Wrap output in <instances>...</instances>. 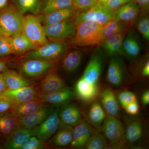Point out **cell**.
Here are the masks:
<instances>
[{
	"mask_svg": "<svg viewBox=\"0 0 149 149\" xmlns=\"http://www.w3.org/2000/svg\"><path fill=\"white\" fill-rule=\"evenodd\" d=\"M108 1V0H98V2L100 3L101 4L103 5L104 3L106 2L107 1Z\"/></svg>",
	"mask_w": 149,
	"mask_h": 149,
	"instance_id": "52",
	"label": "cell"
},
{
	"mask_svg": "<svg viewBox=\"0 0 149 149\" xmlns=\"http://www.w3.org/2000/svg\"><path fill=\"white\" fill-rule=\"evenodd\" d=\"M103 60L101 55L94 54L85 68L82 77L90 83H97L102 69Z\"/></svg>",
	"mask_w": 149,
	"mask_h": 149,
	"instance_id": "12",
	"label": "cell"
},
{
	"mask_svg": "<svg viewBox=\"0 0 149 149\" xmlns=\"http://www.w3.org/2000/svg\"><path fill=\"white\" fill-rule=\"evenodd\" d=\"M76 9L73 6L44 15L41 17L43 25H49L73 18Z\"/></svg>",
	"mask_w": 149,
	"mask_h": 149,
	"instance_id": "22",
	"label": "cell"
},
{
	"mask_svg": "<svg viewBox=\"0 0 149 149\" xmlns=\"http://www.w3.org/2000/svg\"><path fill=\"white\" fill-rule=\"evenodd\" d=\"M74 127L70 146L74 148H81L85 147L93 134V129L91 125L83 120Z\"/></svg>",
	"mask_w": 149,
	"mask_h": 149,
	"instance_id": "14",
	"label": "cell"
},
{
	"mask_svg": "<svg viewBox=\"0 0 149 149\" xmlns=\"http://www.w3.org/2000/svg\"><path fill=\"white\" fill-rule=\"evenodd\" d=\"M7 89V88L4 80L2 72L0 73V95L3 94Z\"/></svg>",
	"mask_w": 149,
	"mask_h": 149,
	"instance_id": "49",
	"label": "cell"
},
{
	"mask_svg": "<svg viewBox=\"0 0 149 149\" xmlns=\"http://www.w3.org/2000/svg\"><path fill=\"white\" fill-rule=\"evenodd\" d=\"M84 147L87 149H104L108 148V145L104 135L95 133L92 134Z\"/></svg>",
	"mask_w": 149,
	"mask_h": 149,
	"instance_id": "35",
	"label": "cell"
},
{
	"mask_svg": "<svg viewBox=\"0 0 149 149\" xmlns=\"http://www.w3.org/2000/svg\"><path fill=\"white\" fill-rule=\"evenodd\" d=\"M128 26L121 22L112 19L103 26L104 37L121 32H126L128 31Z\"/></svg>",
	"mask_w": 149,
	"mask_h": 149,
	"instance_id": "34",
	"label": "cell"
},
{
	"mask_svg": "<svg viewBox=\"0 0 149 149\" xmlns=\"http://www.w3.org/2000/svg\"><path fill=\"white\" fill-rule=\"evenodd\" d=\"M2 74L7 89L15 90L32 84L29 80L15 70L7 69Z\"/></svg>",
	"mask_w": 149,
	"mask_h": 149,
	"instance_id": "27",
	"label": "cell"
},
{
	"mask_svg": "<svg viewBox=\"0 0 149 149\" xmlns=\"http://www.w3.org/2000/svg\"><path fill=\"white\" fill-rule=\"evenodd\" d=\"M104 38L103 25L85 20L76 25L72 43L78 47H92L102 44Z\"/></svg>",
	"mask_w": 149,
	"mask_h": 149,
	"instance_id": "1",
	"label": "cell"
},
{
	"mask_svg": "<svg viewBox=\"0 0 149 149\" xmlns=\"http://www.w3.org/2000/svg\"><path fill=\"white\" fill-rule=\"evenodd\" d=\"M102 131L105 138L108 140L109 148H121L127 142L124 125L116 117L108 115L102 123Z\"/></svg>",
	"mask_w": 149,
	"mask_h": 149,
	"instance_id": "4",
	"label": "cell"
},
{
	"mask_svg": "<svg viewBox=\"0 0 149 149\" xmlns=\"http://www.w3.org/2000/svg\"><path fill=\"white\" fill-rule=\"evenodd\" d=\"M8 69L6 62L0 60V73H2Z\"/></svg>",
	"mask_w": 149,
	"mask_h": 149,
	"instance_id": "50",
	"label": "cell"
},
{
	"mask_svg": "<svg viewBox=\"0 0 149 149\" xmlns=\"http://www.w3.org/2000/svg\"><path fill=\"white\" fill-rule=\"evenodd\" d=\"M123 52L130 58H135L140 54L141 47L138 39L132 33L125 37L123 43Z\"/></svg>",
	"mask_w": 149,
	"mask_h": 149,
	"instance_id": "32",
	"label": "cell"
},
{
	"mask_svg": "<svg viewBox=\"0 0 149 149\" xmlns=\"http://www.w3.org/2000/svg\"><path fill=\"white\" fill-rule=\"evenodd\" d=\"M141 100L142 103L144 106H146L149 104V91H145L142 94L141 97Z\"/></svg>",
	"mask_w": 149,
	"mask_h": 149,
	"instance_id": "47",
	"label": "cell"
},
{
	"mask_svg": "<svg viewBox=\"0 0 149 149\" xmlns=\"http://www.w3.org/2000/svg\"><path fill=\"white\" fill-rule=\"evenodd\" d=\"M141 74L144 77H148L149 75V61H147L143 66L141 70Z\"/></svg>",
	"mask_w": 149,
	"mask_h": 149,
	"instance_id": "48",
	"label": "cell"
},
{
	"mask_svg": "<svg viewBox=\"0 0 149 149\" xmlns=\"http://www.w3.org/2000/svg\"><path fill=\"white\" fill-rule=\"evenodd\" d=\"M126 32H123L114 35H109L105 37L102 44L103 47L105 49L109 47L111 45L114 44L118 41L121 40H123L126 35Z\"/></svg>",
	"mask_w": 149,
	"mask_h": 149,
	"instance_id": "42",
	"label": "cell"
},
{
	"mask_svg": "<svg viewBox=\"0 0 149 149\" xmlns=\"http://www.w3.org/2000/svg\"><path fill=\"white\" fill-rule=\"evenodd\" d=\"M8 38L13 53L14 54L26 53L37 47L21 33Z\"/></svg>",
	"mask_w": 149,
	"mask_h": 149,
	"instance_id": "24",
	"label": "cell"
},
{
	"mask_svg": "<svg viewBox=\"0 0 149 149\" xmlns=\"http://www.w3.org/2000/svg\"><path fill=\"white\" fill-rule=\"evenodd\" d=\"M58 112V109H54L45 120L31 129L32 136L47 143L58 129L60 123Z\"/></svg>",
	"mask_w": 149,
	"mask_h": 149,
	"instance_id": "9",
	"label": "cell"
},
{
	"mask_svg": "<svg viewBox=\"0 0 149 149\" xmlns=\"http://www.w3.org/2000/svg\"><path fill=\"white\" fill-rule=\"evenodd\" d=\"M47 147V143L41 141L35 136H32L23 149H42Z\"/></svg>",
	"mask_w": 149,
	"mask_h": 149,
	"instance_id": "41",
	"label": "cell"
},
{
	"mask_svg": "<svg viewBox=\"0 0 149 149\" xmlns=\"http://www.w3.org/2000/svg\"><path fill=\"white\" fill-rule=\"evenodd\" d=\"M4 37V36H3L2 34L1 33V32H0V38H1V37Z\"/></svg>",
	"mask_w": 149,
	"mask_h": 149,
	"instance_id": "53",
	"label": "cell"
},
{
	"mask_svg": "<svg viewBox=\"0 0 149 149\" xmlns=\"http://www.w3.org/2000/svg\"><path fill=\"white\" fill-rule=\"evenodd\" d=\"M32 136L31 129L19 128L6 139L5 147L9 149H23Z\"/></svg>",
	"mask_w": 149,
	"mask_h": 149,
	"instance_id": "19",
	"label": "cell"
},
{
	"mask_svg": "<svg viewBox=\"0 0 149 149\" xmlns=\"http://www.w3.org/2000/svg\"><path fill=\"white\" fill-rule=\"evenodd\" d=\"M53 109L46 106L31 114L18 117L19 128L32 129L45 120Z\"/></svg>",
	"mask_w": 149,
	"mask_h": 149,
	"instance_id": "13",
	"label": "cell"
},
{
	"mask_svg": "<svg viewBox=\"0 0 149 149\" xmlns=\"http://www.w3.org/2000/svg\"><path fill=\"white\" fill-rule=\"evenodd\" d=\"M13 54L8 37H3L0 38V57Z\"/></svg>",
	"mask_w": 149,
	"mask_h": 149,
	"instance_id": "43",
	"label": "cell"
},
{
	"mask_svg": "<svg viewBox=\"0 0 149 149\" xmlns=\"http://www.w3.org/2000/svg\"><path fill=\"white\" fill-rule=\"evenodd\" d=\"M123 40L124 39L119 40L106 48L105 49L107 52L111 56H116L122 54Z\"/></svg>",
	"mask_w": 149,
	"mask_h": 149,
	"instance_id": "44",
	"label": "cell"
},
{
	"mask_svg": "<svg viewBox=\"0 0 149 149\" xmlns=\"http://www.w3.org/2000/svg\"><path fill=\"white\" fill-rule=\"evenodd\" d=\"M65 87L64 80L53 69L45 75L37 88L40 96L55 93Z\"/></svg>",
	"mask_w": 149,
	"mask_h": 149,
	"instance_id": "10",
	"label": "cell"
},
{
	"mask_svg": "<svg viewBox=\"0 0 149 149\" xmlns=\"http://www.w3.org/2000/svg\"><path fill=\"white\" fill-rule=\"evenodd\" d=\"M73 0H47L42 9L43 15L73 6Z\"/></svg>",
	"mask_w": 149,
	"mask_h": 149,
	"instance_id": "33",
	"label": "cell"
},
{
	"mask_svg": "<svg viewBox=\"0 0 149 149\" xmlns=\"http://www.w3.org/2000/svg\"><path fill=\"white\" fill-rule=\"evenodd\" d=\"M138 31L146 40H149V17L148 15H144L139 18L137 22Z\"/></svg>",
	"mask_w": 149,
	"mask_h": 149,
	"instance_id": "36",
	"label": "cell"
},
{
	"mask_svg": "<svg viewBox=\"0 0 149 149\" xmlns=\"http://www.w3.org/2000/svg\"><path fill=\"white\" fill-rule=\"evenodd\" d=\"M56 61L36 58H26L18 67L19 73L26 79H36L54 69Z\"/></svg>",
	"mask_w": 149,
	"mask_h": 149,
	"instance_id": "5",
	"label": "cell"
},
{
	"mask_svg": "<svg viewBox=\"0 0 149 149\" xmlns=\"http://www.w3.org/2000/svg\"><path fill=\"white\" fill-rule=\"evenodd\" d=\"M24 15L15 7H6L0 11V32L11 37L21 33Z\"/></svg>",
	"mask_w": 149,
	"mask_h": 149,
	"instance_id": "2",
	"label": "cell"
},
{
	"mask_svg": "<svg viewBox=\"0 0 149 149\" xmlns=\"http://www.w3.org/2000/svg\"><path fill=\"white\" fill-rule=\"evenodd\" d=\"M8 0H0V11L6 7Z\"/></svg>",
	"mask_w": 149,
	"mask_h": 149,
	"instance_id": "51",
	"label": "cell"
},
{
	"mask_svg": "<svg viewBox=\"0 0 149 149\" xmlns=\"http://www.w3.org/2000/svg\"><path fill=\"white\" fill-rule=\"evenodd\" d=\"M141 9L139 5L133 0L115 12L113 19L129 25L138 17Z\"/></svg>",
	"mask_w": 149,
	"mask_h": 149,
	"instance_id": "15",
	"label": "cell"
},
{
	"mask_svg": "<svg viewBox=\"0 0 149 149\" xmlns=\"http://www.w3.org/2000/svg\"><path fill=\"white\" fill-rule=\"evenodd\" d=\"M117 100L123 108L130 103L137 101L136 95L134 93L128 91L120 92L118 94Z\"/></svg>",
	"mask_w": 149,
	"mask_h": 149,
	"instance_id": "37",
	"label": "cell"
},
{
	"mask_svg": "<svg viewBox=\"0 0 149 149\" xmlns=\"http://www.w3.org/2000/svg\"><path fill=\"white\" fill-rule=\"evenodd\" d=\"M3 94L8 96L15 104L24 102L40 97L37 87L31 85L18 89H7Z\"/></svg>",
	"mask_w": 149,
	"mask_h": 149,
	"instance_id": "11",
	"label": "cell"
},
{
	"mask_svg": "<svg viewBox=\"0 0 149 149\" xmlns=\"http://www.w3.org/2000/svg\"><path fill=\"white\" fill-rule=\"evenodd\" d=\"M67 46L63 41H50L27 53L26 58H36L57 62L66 52Z\"/></svg>",
	"mask_w": 149,
	"mask_h": 149,
	"instance_id": "6",
	"label": "cell"
},
{
	"mask_svg": "<svg viewBox=\"0 0 149 149\" xmlns=\"http://www.w3.org/2000/svg\"><path fill=\"white\" fill-rule=\"evenodd\" d=\"M105 118V112L100 104L97 102L93 103L88 113V119L90 123L97 129H99Z\"/></svg>",
	"mask_w": 149,
	"mask_h": 149,
	"instance_id": "31",
	"label": "cell"
},
{
	"mask_svg": "<svg viewBox=\"0 0 149 149\" xmlns=\"http://www.w3.org/2000/svg\"><path fill=\"white\" fill-rule=\"evenodd\" d=\"M14 104L8 96L4 94L0 95V115L10 112Z\"/></svg>",
	"mask_w": 149,
	"mask_h": 149,
	"instance_id": "38",
	"label": "cell"
},
{
	"mask_svg": "<svg viewBox=\"0 0 149 149\" xmlns=\"http://www.w3.org/2000/svg\"><path fill=\"white\" fill-rule=\"evenodd\" d=\"M124 69L123 64L120 58L115 57L110 61L107 78L109 83L114 87H119L124 80Z\"/></svg>",
	"mask_w": 149,
	"mask_h": 149,
	"instance_id": "17",
	"label": "cell"
},
{
	"mask_svg": "<svg viewBox=\"0 0 149 149\" xmlns=\"http://www.w3.org/2000/svg\"><path fill=\"white\" fill-rule=\"evenodd\" d=\"M75 91L78 97L85 102L92 101L97 97L99 93L97 83H90L82 77L75 84Z\"/></svg>",
	"mask_w": 149,
	"mask_h": 149,
	"instance_id": "18",
	"label": "cell"
},
{
	"mask_svg": "<svg viewBox=\"0 0 149 149\" xmlns=\"http://www.w3.org/2000/svg\"><path fill=\"white\" fill-rule=\"evenodd\" d=\"M73 128L61 122L60 123L58 129L48 143L54 146L62 147L70 145L72 139Z\"/></svg>",
	"mask_w": 149,
	"mask_h": 149,
	"instance_id": "21",
	"label": "cell"
},
{
	"mask_svg": "<svg viewBox=\"0 0 149 149\" xmlns=\"http://www.w3.org/2000/svg\"><path fill=\"white\" fill-rule=\"evenodd\" d=\"M114 12L107 9L99 2L87 10L78 12L76 11L73 17L76 25L81 22L88 20L95 22L104 26L114 18Z\"/></svg>",
	"mask_w": 149,
	"mask_h": 149,
	"instance_id": "7",
	"label": "cell"
},
{
	"mask_svg": "<svg viewBox=\"0 0 149 149\" xmlns=\"http://www.w3.org/2000/svg\"><path fill=\"white\" fill-rule=\"evenodd\" d=\"M63 55L61 67L65 72L71 73L78 69L82 63L83 54L78 50H74Z\"/></svg>",
	"mask_w": 149,
	"mask_h": 149,
	"instance_id": "25",
	"label": "cell"
},
{
	"mask_svg": "<svg viewBox=\"0 0 149 149\" xmlns=\"http://www.w3.org/2000/svg\"><path fill=\"white\" fill-rule=\"evenodd\" d=\"M15 7L23 15L26 14L37 15L43 8L41 0H13Z\"/></svg>",
	"mask_w": 149,
	"mask_h": 149,
	"instance_id": "30",
	"label": "cell"
},
{
	"mask_svg": "<svg viewBox=\"0 0 149 149\" xmlns=\"http://www.w3.org/2000/svg\"><path fill=\"white\" fill-rule=\"evenodd\" d=\"M21 33L37 47L49 42L41 17L36 15H25L23 17Z\"/></svg>",
	"mask_w": 149,
	"mask_h": 149,
	"instance_id": "3",
	"label": "cell"
},
{
	"mask_svg": "<svg viewBox=\"0 0 149 149\" xmlns=\"http://www.w3.org/2000/svg\"><path fill=\"white\" fill-rule=\"evenodd\" d=\"M135 2L144 10H148L149 8V0H135Z\"/></svg>",
	"mask_w": 149,
	"mask_h": 149,
	"instance_id": "46",
	"label": "cell"
},
{
	"mask_svg": "<svg viewBox=\"0 0 149 149\" xmlns=\"http://www.w3.org/2000/svg\"><path fill=\"white\" fill-rule=\"evenodd\" d=\"M76 25L73 18L58 23L43 25L44 31L48 40L63 41L73 37Z\"/></svg>",
	"mask_w": 149,
	"mask_h": 149,
	"instance_id": "8",
	"label": "cell"
},
{
	"mask_svg": "<svg viewBox=\"0 0 149 149\" xmlns=\"http://www.w3.org/2000/svg\"><path fill=\"white\" fill-rule=\"evenodd\" d=\"M125 111L128 114L136 115L139 113V105L137 101L128 104L124 108Z\"/></svg>",
	"mask_w": 149,
	"mask_h": 149,
	"instance_id": "45",
	"label": "cell"
},
{
	"mask_svg": "<svg viewBox=\"0 0 149 149\" xmlns=\"http://www.w3.org/2000/svg\"><path fill=\"white\" fill-rule=\"evenodd\" d=\"M125 129L127 142L134 144L141 141L143 135V127L141 121L137 119L128 120Z\"/></svg>",
	"mask_w": 149,
	"mask_h": 149,
	"instance_id": "29",
	"label": "cell"
},
{
	"mask_svg": "<svg viewBox=\"0 0 149 149\" xmlns=\"http://www.w3.org/2000/svg\"><path fill=\"white\" fill-rule=\"evenodd\" d=\"M133 0H108L103 5L107 10L115 12L118 9Z\"/></svg>",
	"mask_w": 149,
	"mask_h": 149,
	"instance_id": "39",
	"label": "cell"
},
{
	"mask_svg": "<svg viewBox=\"0 0 149 149\" xmlns=\"http://www.w3.org/2000/svg\"><path fill=\"white\" fill-rule=\"evenodd\" d=\"M19 128L18 118L10 112L0 115V137L6 140Z\"/></svg>",
	"mask_w": 149,
	"mask_h": 149,
	"instance_id": "28",
	"label": "cell"
},
{
	"mask_svg": "<svg viewBox=\"0 0 149 149\" xmlns=\"http://www.w3.org/2000/svg\"><path fill=\"white\" fill-rule=\"evenodd\" d=\"M46 106L40 97L29 101L14 104L10 112L16 117L31 114Z\"/></svg>",
	"mask_w": 149,
	"mask_h": 149,
	"instance_id": "20",
	"label": "cell"
},
{
	"mask_svg": "<svg viewBox=\"0 0 149 149\" xmlns=\"http://www.w3.org/2000/svg\"><path fill=\"white\" fill-rule=\"evenodd\" d=\"M101 103L108 115L116 117L119 112V106L114 92L109 88L104 90L100 97Z\"/></svg>",
	"mask_w": 149,
	"mask_h": 149,
	"instance_id": "23",
	"label": "cell"
},
{
	"mask_svg": "<svg viewBox=\"0 0 149 149\" xmlns=\"http://www.w3.org/2000/svg\"><path fill=\"white\" fill-rule=\"evenodd\" d=\"M59 116L61 122L74 127L83 120L81 111L74 104L65 105L59 109Z\"/></svg>",
	"mask_w": 149,
	"mask_h": 149,
	"instance_id": "16",
	"label": "cell"
},
{
	"mask_svg": "<svg viewBox=\"0 0 149 149\" xmlns=\"http://www.w3.org/2000/svg\"><path fill=\"white\" fill-rule=\"evenodd\" d=\"M98 0H73V6L77 11L87 10L93 6Z\"/></svg>",
	"mask_w": 149,
	"mask_h": 149,
	"instance_id": "40",
	"label": "cell"
},
{
	"mask_svg": "<svg viewBox=\"0 0 149 149\" xmlns=\"http://www.w3.org/2000/svg\"><path fill=\"white\" fill-rule=\"evenodd\" d=\"M74 95V93L69 88H65L58 91L40 97L45 104L55 106L63 104L69 101Z\"/></svg>",
	"mask_w": 149,
	"mask_h": 149,
	"instance_id": "26",
	"label": "cell"
}]
</instances>
